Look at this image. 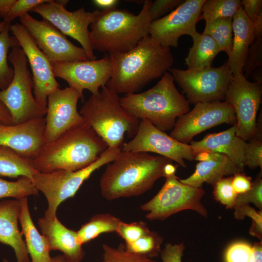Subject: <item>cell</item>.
<instances>
[{"label":"cell","mask_w":262,"mask_h":262,"mask_svg":"<svg viewBox=\"0 0 262 262\" xmlns=\"http://www.w3.org/2000/svg\"><path fill=\"white\" fill-rule=\"evenodd\" d=\"M232 17L216 19L205 22L204 34L211 37L216 43L220 52H226L229 57L232 48Z\"/></svg>","instance_id":"30"},{"label":"cell","mask_w":262,"mask_h":262,"mask_svg":"<svg viewBox=\"0 0 262 262\" xmlns=\"http://www.w3.org/2000/svg\"><path fill=\"white\" fill-rule=\"evenodd\" d=\"M164 184L149 201L141 205L140 209L148 213L146 218L149 220H164L181 211H195L207 217L208 211L201 200L205 190L181 182L175 175L166 178Z\"/></svg>","instance_id":"10"},{"label":"cell","mask_w":262,"mask_h":262,"mask_svg":"<svg viewBox=\"0 0 262 262\" xmlns=\"http://www.w3.org/2000/svg\"><path fill=\"white\" fill-rule=\"evenodd\" d=\"M103 258L101 262H157L152 259L130 252L125 245L120 244L117 247L103 244Z\"/></svg>","instance_id":"36"},{"label":"cell","mask_w":262,"mask_h":262,"mask_svg":"<svg viewBox=\"0 0 262 262\" xmlns=\"http://www.w3.org/2000/svg\"><path fill=\"white\" fill-rule=\"evenodd\" d=\"M121 149L156 153L182 167L187 166L184 160H195L196 156L190 145L173 138L146 119L140 120L136 134L131 141L124 143Z\"/></svg>","instance_id":"14"},{"label":"cell","mask_w":262,"mask_h":262,"mask_svg":"<svg viewBox=\"0 0 262 262\" xmlns=\"http://www.w3.org/2000/svg\"><path fill=\"white\" fill-rule=\"evenodd\" d=\"M240 0H205L202 8L200 20L205 22L232 17L241 7Z\"/></svg>","instance_id":"32"},{"label":"cell","mask_w":262,"mask_h":262,"mask_svg":"<svg viewBox=\"0 0 262 262\" xmlns=\"http://www.w3.org/2000/svg\"><path fill=\"white\" fill-rule=\"evenodd\" d=\"M151 2L145 0L137 15L116 7L100 10L90 25L94 50L108 53H124L133 49L149 35L152 21L149 8Z\"/></svg>","instance_id":"4"},{"label":"cell","mask_w":262,"mask_h":262,"mask_svg":"<svg viewBox=\"0 0 262 262\" xmlns=\"http://www.w3.org/2000/svg\"><path fill=\"white\" fill-rule=\"evenodd\" d=\"M205 0H186L160 18L152 21L149 35L162 45L177 47L180 37H192L197 33L196 23L200 20L201 8Z\"/></svg>","instance_id":"16"},{"label":"cell","mask_w":262,"mask_h":262,"mask_svg":"<svg viewBox=\"0 0 262 262\" xmlns=\"http://www.w3.org/2000/svg\"><path fill=\"white\" fill-rule=\"evenodd\" d=\"M8 59L14 75L9 86L0 91V101L9 110L13 125L44 117L47 107L40 105L33 95V82L23 50L19 47L12 48Z\"/></svg>","instance_id":"8"},{"label":"cell","mask_w":262,"mask_h":262,"mask_svg":"<svg viewBox=\"0 0 262 262\" xmlns=\"http://www.w3.org/2000/svg\"><path fill=\"white\" fill-rule=\"evenodd\" d=\"M249 262H262V241L255 242L252 246Z\"/></svg>","instance_id":"48"},{"label":"cell","mask_w":262,"mask_h":262,"mask_svg":"<svg viewBox=\"0 0 262 262\" xmlns=\"http://www.w3.org/2000/svg\"><path fill=\"white\" fill-rule=\"evenodd\" d=\"M232 177H224L214 185L213 195L214 199L224 205L227 209H233L238 194L231 184Z\"/></svg>","instance_id":"37"},{"label":"cell","mask_w":262,"mask_h":262,"mask_svg":"<svg viewBox=\"0 0 262 262\" xmlns=\"http://www.w3.org/2000/svg\"><path fill=\"white\" fill-rule=\"evenodd\" d=\"M193 44L189 48L185 59L188 69H200L211 67L216 55L220 52L219 48L210 36L197 33L192 37Z\"/></svg>","instance_id":"27"},{"label":"cell","mask_w":262,"mask_h":262,"mask_svg":"<svg viewBox=\"0 0 262 262\" xmlns=\"http://www.w3.org/2000/svg\"><path fill=\"white\" fill-rule=\"evenodd\" d=\"M20 210L19 200L0 202V242L14 249L16 262H30L23 235L18 227Z\"/></svg>","instance_id":"23"},{"label":"cell","mask_w":262,"mask_h":262,"mask_svg":"<svg viewBox=\"0 0 262 262\" xmlns=\"http://www.w3.org/2000/svg\"><path fill=\"white\" fill-rule=\"evenodd\" d=\"M51 0H16L9 11L3 18V21L11 24V22L17 17H20L38 5L50 1Z\"/></svg>","instance_id":"42"},{"label":"cell","mask_w":262,"mask_h":262,"mask_svg":"<svg viewBox=\"0 0 262 262\" xmlns=\"http://www.w3.org/2000/svg\"><path fill=\"white\" fill-rule=\"evenodd\" d=\"M182 0H156L152 1L149 8V13L152 21L158 19L169 11L180 5Z\"/></svg>","instance_id":"44"},{"label":"cell","mask_w":262,"mask_h":262,"mask_svg":"<svg viewBox=\"0 0 262 262\" xmlns=\"http://www.w3.org/2000/svg\"><path fill=\"white\" fill-rule=\"evenodd\" d=\"M253 203L259 210H262V174L253 181L251 188L247 192L237 195L233 208L243 205Z\"/></svg>","instance_id":"40"},{"label":"cell","mask_w":262,"mask_h":262,"mask_svg":"<svg viewBox=\"0 0 262 262\" xmlns=\"http://www.w3.org/2000/svg\"><path fill=\"white\" fill-rule=\"evenodd\" d=\"M10 31L18 41L30 64L35 100L40 105L47 107L48 95L60 88L54 74L51 63L21 24H11Z\"/></svg>","instance_id":"18"},{"label":"cell","mask_w":262,"mask_h":262,"mask_svg":"<svg viewBox=\"0 0 262 262\" xmlns=\"http://www.w3.org/2000/svg\"><path fill=\"white\" fill-rule=\"evenodd\" d=\"M168 71L185 94L189 103L222 101L233 74L227 61L219 67L200 69L170 68Z\"/></svg>","instance_id":"9"},{"label":"cell","mask_w":262,"mask_h":262,"mask_svg":"<svg viewBox=\"0 0 262 262\" xmlns=\"http://www.w3.org/2000/svg\"><path fill=\"white\" fill-rule=\"evenodd\" d=\"M241 5L244 11L252 22L258 15L262 12V0H242Z\"/></svg>","instance_id":"47"},{"label":"cell","mask_w":262,"mask_h":262,"mask_svg":"<svg viewBox=\"0 0 262 262\" xmlns=\"http://www.w3.org/2000/svg\"><path fill=\"white\" fill-rule=\"evenodd\" d=\"M184 249L185 246L183 243L166 244L160 253L162 262H181Z\"/></svg>","instance_id":"45"},{"label":"cell","mask_w":262,"mask_h":262,"mask_svg":"<svg viewBox=\"0 0 262 262\" xmlns=\"http://www.w3.org/2000/svg\"><path fill=\"white\" fill-rule=\"evenodd\" d=\"M108 147L85 121L45 143L32 160L34 168L41 173L59 170L77 171L95 162Z\"/></svg>","instance_id":"3"},{"label":"cell","mask_w":262,"mask_h":262,"mask_svg":"<svg viewBox=\"0 0 262 262\" xmlns=\"http://www.w3.org/2000/svg\"><path fill=\"white\" fill-rule=\"evenodd\" d=\"M121 152L120 147H108L93 164L77 171L59 170L49 173L36 171L32 180L39 191L46 196L48 208L45 217L53 219L60 204L73 197L83 182L96 170L115 160Z\"/></svg>","instance_id":"7"},{"label":"cell","mask_w":262,"mask_h":262,"mask_svg":"<svg viewBox=\"0 0 262 262\" xmlns=\"http://www.w3.org/2000/svg\"><path fill=\"white\" fill-rule=\"evenodd\" d=\"M0 121L8 125H13L12 116L6 107L0 101Z\"/></svg>","instance_id":"49"},{"label":"cell","mask_w":262,"mask_h":262,"mask_svg":"<svg viewBox=\"0 0 262 262\" xmlns=\"http://www.w3.org/2000/svg\"><path fill=\"white\" fill-rule=\"evenodd\" d=\"M163 237L158 232L150 230L134 242L125 245L128 251L152 259L161 252Z\"/></svg>","instance_id":"33"},{"label":"cell","mask_w":262,"mask_h":262,"mask_svg":"<svg viewBox=\"0 0 262 262\" xmlns=\"http://www.w3.org/2000/svg\"><path fill=\"white\" fill-rule=\"evenodd\" d=\"M83 97L75 89L59 88L48 95L45 120L44 139L50 143L68 130L85 120L77 110L79 99Z\"/></svg>","instance_id":"19"},{"label":"cell","mask_w":262,"mask_h":262,"mask_svg":"<svg viewBox=\"0 0 262 262\" xmlns=\"http://www.w3.org/2000/svg\"><path fill=\"white\" fill-rule=\"evenodd\" d=\"M108 55L112 73L106 86L118 94L137 93L152 80L161 77L174 62L170 48L149 35L127 52Z\"/></svg>","instance_id":"1"},{"label":"cell","mask_w":262,"mask_h":262,"mask_svg":"<svg viewBox=\"0 0 262 262\" xmlns=\"http://www.w3.org/2000/svg\"><path fill=\"white\" fill-rule=\"evenodd\" d=\"M171 162L167 158L148 152L121 151L107 164L100 178L101 194L108 200L142 195L164 177V167Z\"/></svg>","instance_id":"2"},{"label":"cell","mask_w":262,"mask_h":262,"mask_svg":"<svg viewBox=\"0 0 262 262\" xmlns=\"http://www.w3.org/2000/svg\"><path fill=\"white\" fill-rule=\"evenodd\" d=\"M6 24L3 21L0 22V33L3 31Z\"/></svg>","instance_id":"55"},{"label":"cell","mask_w":262,"mask_h":262,"mask_svg":"<svg viewBox=\"0 0 262 262\" xmlns=\"http://www.w3.org/2000/svg\"><path fill=\"white\" fill-rule=\"evenodd\" d=\"M191 147L196 154L203 151L226 155L244 171L247 142L236 134V126L218 133H210L200 141H191Z\"/></svg>","instance_id":"22"},{"label":"cell","mask_w":262,"mask_h":262,"mask_svg":"<svg viewBox=\"0 0 262 262\" xmlns=\"http://www.w3.org/2000/svg\"><path fill=\"white\" fill-rule=\"evenodd\" d=\"M252 246L244 242L232 244L227 248L225 255L226 262H249Z\"/></svg>","instance_id":"41"},{"label":"cell","mask_w":262,"mask_h":262,"mask_svg":"<svg viewBox=\"0 0 262 262\" xmlns=\"http://www.w3.org/2000/svg\"><path fill=\"white\" fill-rule=\"evenodd\" d=\"M79 112L108 147L121 148L125 134L132 138L140 121L123 107L118 94L106 85L92 94Z\"/></svg>","instance_id":"6"},{"label":"cell","mask_w":262,"mask_h":262,"mask_svg":"<svg viewBox=\"0 0 262 262\" xmlns=\"http://www.w3.org/2000/svg\"><path fill=\"white\" fill-rule=\"evenodd\" d=\"M36 171L32 160L21 156L7 147L0 145V177L18 178L26 176L32 180Z\"/></svg>","instance_id":"28"},{"label":"cell","mask_w":262,"mask_h":262,"mask_svg":"<svg viewBox=\"0 0 262 262\" xmlns=\"http://www.w3.org/2000/svg\"><path fill=\"white\" fill-rule=\"evenodd\" d=\"M234 215L238 220H243L246 216L252 219V225L249 233L262 240V210L257 211L249 205L246 204L233 208Z\"/></svg>","instance_id":"38"},{"label":"cell","mask_w":262,"mask_h":262,"mask_svg":"<svg viewBox=\"0 0 262 262\" xmlns=\"http://www.w3.org/2000/svg\"><path fill=\"white\" fill-rule=\"evenodd\" d=\"M232 48L227 61L233 75L242 72L247 54L254 40L253 24L241 7L232 21Z\"/></svg>","instance_id":"25"},{"label":"cell","mask_w":262,"mask_h":262,"mask_svg":"<svg viewBox=\"0 0 262 262\" xmlns=\"http://www.w3.org/2000/svg\"><path fill=\"white\" fill-rule=\"evenodd\" d=\"M19 200L20 205L19 221L31 262H50L51 257L48 242L45 237L38 231L32 221L27 197H23Z\"/></svg>","instance_id":"26"},{"label":"cell","mask_w":262,"mask_h":262,"mask_svg":"<svg viewBox=\"0 0 262 262\" xmlns=\"http://www.w3.org/2000/svg\"><path fill=\"white\" fill-rule=\"evenodd\" d=\"M42 234L47 239L50 251L58 250L66 262H81L84 256L82 244L77 231L64 225L55 217H43L38 221Z\"/></svg>","instance_id":"21"},{"label":"cell","mask_w":262,"mask_h":262,"mask_svg":"<svg viewBox=\"0 0 262 262\" xmlns=\"http://www.w3.org/2000/svg\"><path fill=\"white\" fill-rule=\"evenodd\" d=\"M231 184L234 191L238 195L248 191L252 187V178L244 172L235 174L232 177Z\"/></svg>","instance_id":"46"},{"label":"cell","mask_w":262,"mask_h":262,"mask_svg":"<svg viewBox=\"0 0 262 262\" xmlns=\"http://www.w3.org/2000/svg\"><path fill=\"white\" fill-rule=\"evenodd\" d=\"M50 262H66L63 256H57L51 258Z\"/></svg>","instance_id":"54"},{"label":"cell","mask_w":262,"mask_h":262,"mask_svg":"<svg viewBox=\"0 0 262 262\" xmlns=\"http://www.w3.org/2000/svg\"><path fill=\"white\" fill-rule=\"evenodd\" d=\"M252 138L262 140V110L257 118L255 133Z\"/></svg>","instance_id":"52"},{"label":"cell","mask_w":262,"mask_h":262,"mask_svg":"<svg viewBox=\"0 0 262 262\" xmlns=\"http://www.w3.org/2000/svg\"><path fill=\"white\" fill-rule=\"evenodd\" d=\"M243 172L226 155L212 152L210 160L199 162L191 176L180 180L183 184L201 188L205 182L213 186L225 176Z\"/></svg>","instance_id":"24"},{"label":"cell","mask_w":262,"mask_h":262,"mask_svg":"<svg viewBox=\"0 0 262 262\" xmlns=\"http://www.w3.org/2000/svg\"><path fill=\"white\" fill-rule=\"evenodd\" d=\"M3 262H10L7 259H4L3 260Z\"/></svg>","instance_id":"56"},{"label":"cell","mask_w":262,"mask_h":262,"mask_svg":"<svg viewBox=\"0 0 262 262\" xmlns=\"http://www.w3.org/2000/svg\"><path fill=\"white\" fill-rule=\"evenodd\" d=\"M7 24L0 33V91L6 89L11 82L14 75L13 67L8 63V53L10 49L20 47L14 36H10V26Z\"/></svg>","instance_id":"31"},{"label":"cell","mask_w":262,"mask_h":262,"mask_svg":"<svg viewBox=\"0 0 262 262\" xmlns=\"http://www.w3.org/2000/svg\"><path fill=\"white\" fill-rule=\"evenodd\" d=\"M120 103L134 116L148 120L164 132L172 130L176 119L190 111L189 102L177 89L169 71L151 88L125 95Z\"/></svg>","instance_id":"5"},{"label":"cell","mask_w":262,"mask_h":262,"mask_svg":"<svg viewBox=\"0 0 262 262\" xmlns=\"http://www.w3.org/2000/svg\"><path fill=\"white\" fill-rule=\"evenodd\" d=\"M100 10L86 11L82 7L74 12L67 10L65 6L56 0L40 4L30 12L38 14L64 35L77 40L82 46L89 60L96 59L89 26L99 14Z\"/></svg>","instance_id":"11"},{"label":"cell","mask_w":262,"mask_h":262,"mask_svg":"<svg viewBox=\"0 0 262 262\" xmlns=\"http://www.w3.org/2000/svg\"><path fill=\"white\" fill-rule=\"evenodd\" d=\"M55 77L66 81L69 86L83 97L86 89L92 95L99 92L111 78L112 66L109 55L99 60L52 63Z\"/></svg>","instance_id":"17"},{"label":"cell","mask_w":262,"mask_h":262,"mask_svg":"<svg viewBox=\"0 0 262 262\" xmlns=\"http://www.w3.org/2000/svg\"><path fill=\"white\" fill-rule=\"evenodd\" d=\"M262 37L254 40L250 45L242 68L244 76L253 78L255 82H262Z\"/></svg>","instance_id":"35"},{"label":"cell","mask_w":262,"mask_h":262,"mask_svg":"<svg viewBox=\"0 0 262 262\" xmlns=\"http://www.w3.org/2000/svg\"><path fill=\"white\" fill-rule=\"evenodd\" d=\"M20 24L52 63L88 60L82 48L76 46L49 21L29 14L19 17Z\"/></svg>","instance_id":"15"},{"label":"cell","mask_w":262,"mask_h":262,"mask_svg":"<svg viewBox=\"0 0 262 262\" xmlns=\"http://www.w3.org/2000/svg\"><path fill=\"white\" fill-rule=\"evenodd\" d=\"M44 117L16 125L0 121V145L7 147L21 156L33 160L45 144Z\"/></svg>","instance_id":"20"},{"label":"cell","mask_w":262,"mask_h":262,"mask_svg":"<svg viewBox=\"0 0 262 262\" xmlns=\"http://www.w3.org/2000/svg\"><path fill=\"white\" fill-rule=\"evenodd\" d=\"M245 165L252 169L259 167L262 170V140L252 138L247 143Z\"/></svg>","instance_id":"43"},{"label":"cell","mask_w":262,"mask_h":262,"mask_svg":"<svg viewBox=\"0 0 262 262\" xmlns=\"http://www.w3.org/2000/svg\"><path fill=\"white\" fill-rule=\"evenodd\" d=\"M16 0H0V16L4 18L9 11Z\"/></svg>","instance_id":"51"},{"label":"cell","mask_w":262,"mask_h":262,"mask_svg":"<svg viewBox=\"0 0 262 262\" xmlns=\"http://www.w3.org/2000/svg\"><path fill=\"white\" fill-rule=\"evenodd\" d=\"M150 230L144 221L127 223L121 221L116 232L125 240L126 244H129L135 241Z\"/></svg>","instance_id":"39"},{"label":"cell","mask_w":262,"mask_h":262,"mask_svg":"<svg viewBox=\"0 0 262 262\" xmlns=\"http://www.w3.org/2000/svg\"><path fill=\"white\" fill-rule=\"evenodd\" d=\"M233 107L227 101L199 102L176 121L170 135L185 144L205 131L222 124H235Z\"/></svg>","instance_id":"13"},{"label":"cell","mask_w":262,"mask_h":262,"mask_svg":"<svg viewBox=\"0 0 262 262\" xmlns=\"http://www.w3.org/2000/svg\"><path fill=\"white\" fill-rule=\"evenodd\" d=\"M38 191L30 178L21 176L11 181L0 178V198L12 197L19 200L31 195H37Z\"/></svg>","instance_id":"34"},{"label":"cell","mask_w":262,"mask_h":262,"mask_svg":"<svg viewBox=\"0 0 262 262\" xmlns=\"http://www.w3.org/2000/svg\"><path fill=\"white\" fill-rule=\"evenodd\" d=\"M119 1L117 0H94L93 3L102 10L110 9L116 7Z\"/></svg>","instance_id":"50"},{"label":"cell","mask_w":262,"mask_h":262,"mask_svg":"<svg viewBox=\"0 0 262 262\" xmlns=\"http://www.w3.org/2000/svg\"><path fill=\"white\" fill-rule=\"evenodd\" d=\"M178 165L174 164L172 162L166 164L164 169V177L166 178L175 175Z\"/></svg>","instance_id":"53"},{"label":"cell","mask_w":262,"mask_h":262,"mask_svg":"<svg viewBox=\"0 0 262 262\" xmlns=\"http://www.w3.org/2000/svg\"><path fill=\"white\" fill-rule=\"evenodd\" d=\"M121 221L109 213L97 214L82 225L77 233L82 245L102 233L116 232Z\"/></svg>","instance_id":"29"},{"label":"cell","mask_w":262,"mask_h":262,"mask_svg":"<svg viewBox=\"0 0 262 262\" xmlns=\"http://www.w3.org/2000/svg\"><path fill=\"white\" fill-rule=\"evenodd\" d=\"M262 98V83L250 82L242 72L233 75L224 100L233 108L236 135L246 141L254 136Z\"/></svg>","instance_id":"12"}]
</instances>
